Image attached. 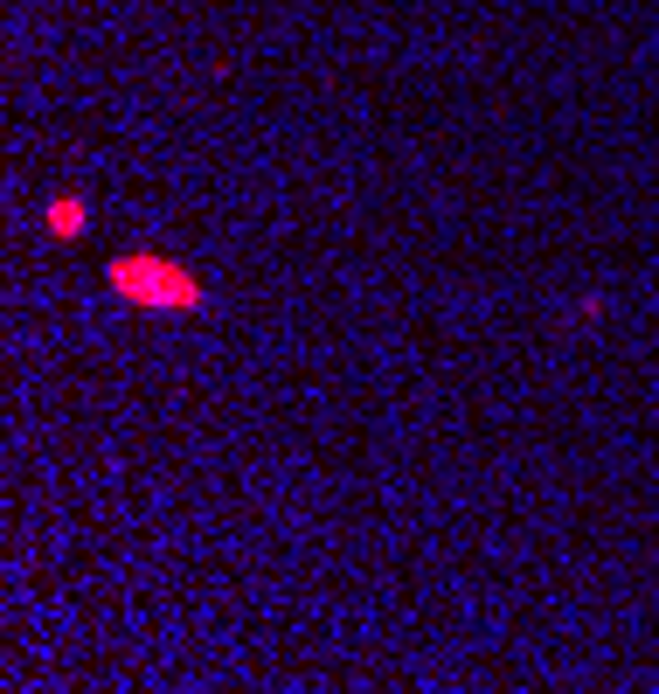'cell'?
I'll return each mask as SVG.
<instances>
[{"label": "cell", "instance_id": "1", "mask_svg": "<svg viewBox=\"0 0 659 694\" xmlns=\"http://www.w3.org/2000/svg\"><path fill=\"white\" fill-rule=\"evenodd\" d=\"M49 222H56L63 237H76V222H84V209H76V201H56V209H49Z\"/></svg>", "mask_w": 659, "mask_h": 694}]
</instances>
